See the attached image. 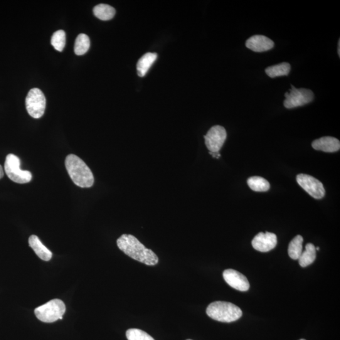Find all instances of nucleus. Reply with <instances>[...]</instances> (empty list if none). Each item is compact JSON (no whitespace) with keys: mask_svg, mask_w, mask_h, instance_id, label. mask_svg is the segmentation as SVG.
Listing matches in <instances>:
<instances>
[{"mask_svg":"<svg viewBox=\"0 0 340 340\" xmlns=\"http://www.w3.org/2000/svg\"><path fill=\"white\" fill-rule=\"evenodd\" d=\"M117 246L127 256L147 265L153 266L158 263L156 254L142 245L135 236L122 235L117 240Z\"/></svg>","mask_w":340,"mask_h":340,"instance_id":"f257e3e1","label":"nucleus"},{"mask_svg":"<svg viewBox=\"0 0 340 340\" xmlns=\"http://www.w3.org/2000/svg\"><path fill=\"white\" fill-rule=\"evenodd\" d=\"M65 166L74 184L81 188H90L94 184L92 172L82 159L75 154L68 155Z\"/></svg>","mask_w":340,"mask_h":340,"instance_id":"f03ea898","label":"nucleus"},{"mask_svg":"<svg viewBox=\"0 0 340 340\" xmlns=\"http://www.w3.org/2000/svg\"><path fill=\"white\" fill-rule=\"evenodd\" d=\"M206 312L211 318L223 322L237 321L243 315L242 310L237 305L224 301L212 302Z\"/></svg>","mask_w":340,"mask_h":340,"instance_id":"7ed1b4c3","label":"nucleus"},{"mask_svg":"<svg viewBox=\"0 0 340 340\" xmlns=\"http://www.w3.org/2000/svg\"><path fill=\"white\" fill-rule=\"evenodd\" d=\"M37 318L44 322H54L63 319L66 312V305L60 299H53L35 309Z\"/></svg>","mask_w":340,"mask_h":340,"instance_id":"20e7f679","label":"nucleus"},{"mask_svg":"<svg viewBox=\"0 0 340 340\" xmlns=\"http://www.w3.org/2000/svg\"><path fill=\"white\" fill-rule=\"evenodd\" d=\"M21 160L16 155H7L5 162V171L11 181L20 184L29 183L31 181L33 176L29 171H24L21 169Z\"/></svg>","mask_w":340,"mask_h":340,"instance_id":"39448f33","label":"nucleus"},{"mask_svg":"<svg viewBox=\"0 0 340 340\" xmlns=\"http://www.w3.org/2000/svg\"><path fill=\"white\" fill-rule=\"evenodd\" d=\"M26 108L29 114L34 119H39L45 112L46 99L44 93L39 88H33L28 93L26 100Z\"/></svg>","mask_w":340,"mask_h":340,"instance_id":"423d86ee","label":"nucleus"},{"mask_svg":"<svg viewBox=\"0 0 340 340\" xmlns=\"http://www.w3.org/2000/svg\"><path fill=\"white\" fill-rule=\"evenodd\" d=\"M289 93H285L284 107L294 108L308 104L314 100V95L311 90L306 88H296L291 85Z\"/></svg>","mask_w":340,"mask_h":340,"instance_id":"0eeeda50","label":"nucleus"},{"mask_svg":"<svg viewBox=\"0 0 340 340\" xmlns=\"http://www.w3.org/2000/svg\"><path fill=\"white\" fill-rule=\"evenodd\" d=\"M227 138V132L224 127L221 125H214L204 135L205 144L209 152H219Z\"/></svg>","mask_w":340,"mask_h":340,"instance_id":"6e6552de","label":"nucleus"},{"mask_svg":"<svg viewBox=\"0 0 340 340\" xmlns=\"http://www.w3.org/2000/svg\"><path fill=\"white\" fill-rule=\"evenodd\" d=\"M296 179L299 186L313 198L321 199L324 197L323 185L318 180L305 174L298 175Z\"/></svg>","mask_w":340,"mask_h":340,"instance_id":"1a4fd4ad","label":"nucleus"},{"mask_svg":"<svg viewBox=\"0 0 340 340\" xmlns=\"http://www.w3.org/2000/svg\"><path fill=\"white\" fill-rule=\"evenodd\" d=\"M223 277L230 286L240 291H247L250 289V283L247 278L238 271L228 269L224 271Z\"/></svg>","mask_w":340,"mask_h":340,"instance_id":"9d476101","label":"nucleus"},{"mask_svg":"<svg viewBox=\"0 0 340 340\" xmlns=\"http://www.w3.org/2000/svg\"><path fill=\"white\" fill-rule=\"evenodd\" d=\"M253 247L260 252H268L275 248L277 244V236L274 233H260L252 240Z\"/></svg>","mask_w":340,"mask_h":340,"instance_id":"9b49d317","label":"nucleus"},{"mask_svg":"<svg viewBox=\"0 0 340 340\" xmlns=\"http://www.w3.org/2000/svg\"><path fill=\"white\" fill-rule=\"evenodd\" d=\"M246 46L256 53H262L272 49L274 47V43L267 37L256 35L251 37L246 41Z\"/></svg>","mask_w":340,"mask_h":340,"instance_id":"f8f14e48","label":"nucleus"},{"mask_svg":"<svg viewBox=\"0 0 340 340\" xmlns=\"http://www.w3.org/2000/svg\"><path fill=\"white\" fill-rule=\"evenodd\" d=\"M312 146L317 151L326 152H334L339 151L340 142L336 138L332 137H322L314 140Z\"/></svg>","mask_w":340,"mask_h":340,"instance_id":"ddd939ff","label":"nucleus"},{"mask_svg":"<svg viewBox=\"0 0 340 340\" xmlns=\"http://www.w3.org/2000/svg\"><path fill=\"white\" fill-rule=\"evenodd\" d=\"M29 246L33 249L36 255L41 260L48 262L51 259L52 257H53V253L42 243L38 236L36 235L31 236L29 239Z\"/></svg>","mask_w":340,"mask_h":340,"instance_id":"4468645a","label":"nucleus"},{"mask_svg":"<svg viewBox=\"0 0 340 340\" xmlns=\"http://www.w3.org/2000/svg\"><path fill=\"white\" fill-rule=\"evenodd\" d=\"M157 54L147 53L139 59L137 64V74L140 77H143L149 70L152 64L156 60Z\"/></svg>","mask_w":340,"mask_h":340,"instance_id":"2eb2a0df","label":"nucleus"},{"mask_svg":"<svg viewBox=\"0 0 340 340\" xmlns=\"http://www.w3.org/2000/svg\"><path fill=\"white\" fill-rule=\"evenodd\" d=\"M316 258V250L313 244L308 243L305 246V250L302 251L299 258V265L302 267H307L314 262Z\"/></svg>","mask_w":340,"mask_h":340,"instance_id":"dca6fc26","label":"nucleus"},{"mask_svg":"<svg viewBox=\"0 0 340 340\" xmlns=\"http://www.w3.org/2000/svg\"><path fill=\"white\" fill-rule=\"evenodd\" d=\"M93 14L101 21H109L115 15V10L107 4H100L94 7Z\"/></svg>","mask_w":340,"mask_h":340,"instance_id":"f3484780","label":"nucleus"},{"mask_svg":"<svg viewBox=\"0 0 340 340\" xmlns=\"http://www.w3.org/2000/svg\"><path fill=\"white\" fill-rule=\"evenodd\" d=\"M290 69H291V66L290 64L282 63L266 68L265 73L269 77L274 78L278 76L289 75Z\"/></svg>","mask_w":340,"mask_h":340,"instance_id":"a211bd4d","label":"nucleus"},{"mask_svg":"<svg viewBox=\"0 0 340 340\" xmlns=\"http://www.w3.org/2000/svg\"><path fill=\"white\" fill-rule=\"evenodd\" d=\"M303 238L300 235H297L290 241L288 253L289 257L293 260L299 259L302 253Z\"/></svg>","mask_w":340,"mask_h":340,"instance_id":"6ab92c4d","label":"nucleus"},{"mask_svg":"<svg viewBox=\"0 0 340 340\" xmlns=\"http://www.w3.org/2000/svg\"><path fill=\"white\" fill-rule=\"evenodd\" d=\"M249 187L255 192H267L270 189V185L267 180L260 177H252L248 179Z\"/></svg>","mask_w":340,"mask_h":340,"instance_id":"aec40b11","label":"nucleus"},{"mask_svg":"<svg viewBox=\"0 0 340 340\" xmlns=\"http://www.w3.org/2000/svg\"><path fill=\"white\" fill-rule=\"evenodd\" d=\"M90 46V41L88 36L85 34H81L76 39L75 53L76 55H83L89 50Z\"/></svg>","mask_w":340,"mask_h":340,"instance_id":"412c9836","label":"nucleus"},{"mask_svg":"<svg viewBox=\"0 0 340 340\" xmlns=\"http://www.w3.org/2000/svg\"><path fill=\"white\" fill-rule=\"evenodd\" d=\"M51 44L56 50L62 52L66 45V33L63 30L55 32L51 38Z\"/></svg>","mask_w":340,"mask_h":340,"instance_id":"4be33fe9","label":"nucleus"},{"mask_svg":"<svg viewBox=\"0 0 340 340\" xmlns=\"http://www.w3.org/2000/svg\"><path fill=\"white\" fill-rule=\"evenodd\" d=\"M126 336L128 340H154L153 337L147 332L136 328L128 329Z\"/></svg>","mask_w":340,"mask_h":340,"instance_id":"5701e85b","label":"nucleus"},{"mask_svg":"<svg viewBox=\"0 0 340 340\" xmlns=\"http://www.w3.org/2000/svg\"><path fill=\"white\" fill-rule=\"evenodd\" d=\"M209 154H211L214 157H216L217 159H219L221 157V154L219 152H209Z\"/></svg>","mask_w":340,"mask_h":340,"instance_id":"b1692460","label":"nucleus"},{"mask_svg":"<svg viewBox=\"0 0 340 340\" xmlns=\"http://www.w3.org/2000/svg\"><path fill=\"white\" fill-rule=\"evenodd\" d=\"M4 176V169L3 167L0 165V179H2L3 178Z\"/></svg>","mask_w":340,"mask_h":340,"instance_id":"393cba45","label":"nucleus"},{"mask_svg":"<svg viewBox=\"0 0 340 340\" xmlns=\"http://www.w3.org/2000/svg\"><path fill=\"white\" fill-rule=\"evenodd\" d=\"M337 54L338 56H340V39L338 41V48H337Z\"/></svg>","mask_w":340,"mask_h":340,"instance_id":"a878e982","label":"nucleus"},{"mask_svg":"<svg viewBox=\"0 0 340 340\" xmlns=\"http://www.w3.org/2000/svg\"><path fill=\"white\" fill-rule=\"evenodd\" d=\"M316 250H319V247L316 248Z\"/></svg>","mask_w":340,"mask_h":340,"instance_id":"bb28decb","label":"nucleus"},{"mask_svg":"<svg viewBox=\"0 0 340 340\" xmlns=\"http://www.w3.org/2000/svg\"><path fill=\"white\" fill-rule=\"evenodd\" d=\"M300 340H305V339H300Z\"/></svg>","mask_w":340,"mask_h":340,"instance_id":"cd10ccee","label":"nucleus"},{"mask_svg":"<svg viewBox=\"0 0 340 340\" xmlns=\"http://www.w3.org/2000/svg\"><path fill=\"white\" fill-rule=\"evenodd\" d=\"M187 340H192V339H187Z\"/></svg>","mask_w":340,"mask_h":340,"instance_id":"c85d7f7f","label":"nucleus"}]
</instances>
